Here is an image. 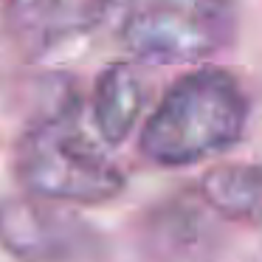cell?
<instances>
[{
    "mask_svg": "<svg viewBox=\"0 0 262 262\" xmlns=\"http://www.w3.org/2000/svg\"><path fill=\"white\" fill-rule=\"evenodd\" d=\"M248 99L220 68L181 76L161 96L138 136V149L158 166H192L226 152L243 138Z\"/></svg>",
    "mask_w": 262,
    "mask_h": 262,
    "instance_id": "6da1fadb",
    "label": "cell"
},
{
    "mask_svg": "<svg viewBox=\"0 0 262 262\" xmlns=\"http://www.w3.org/2000/svg\"><path fill=\"white\" fill-rule=\"evenodd\" d=\"M14 169L29 194L57 203L96 206L124 189V172L82 133L76 107L37 121L20 138Z\"/></svg>",
    "mask_w": 262,
    "mask_h": 262,
    "instance_id": "7a4b0ae2",
    "label": "cell"
},
{
    "mask_svg": "<svg viewBox=\"0 0 262 262\" xmlns=\"http://www.w3.org/2000/svg\"><path fill=\"white\" fill-rule=\"evenodd\" d=\"M234 37V0H133L121 40L141 62L192 65Z\"/></svg>",
    "mask_w": 262,
    "mask_h": 262,
    "instance_id": "3957f363",
    "label": "cell"
},
{
    "mask_svg": "<svg viewBox=\"0 0 262 262\" xmlns=\"http://www.w3.org/2000/svg\"><path fill=\"white\" fill-rule=\"evenodd\" d=\"M59 206L37 194L0 200V248L17 262H79L93 234Z\"/></svg>",
    "mask_w": 262,
    "mask_h": 262,
    "instance_id": "277c9868",
    "label": "cell"
},
{
    "mask_svg": "<svg viewBox=\"0 0 262 262\" xmlns=\"http://www.w3.org/2000/svg\"><path fill=\"white\" fill-rule=\"evenodd\" d=\"M147 88L138 71L127 62H113L99 74L93 88V124L104 144H121L141 119Z\"/></svg>",
    "mask_w": 262,
    "mask_h": 262,
    "instance_id": "5b68a950",
    "label": "cell"
},
{
    "mask_svg": "<svg viewBox=\"0 0 262 262\" xmlns=\"http://www.w3.org/2000/svg\"><path fill=\"white\" fill-rule=\"evenodd\" d=\"M200 198L231 223L262 226V164H220L203 172Z\"/></svg>",
    "mask_w": 262,
    "mask_h": 262,
    "instance_id": "8992f818",
    "label": "cell"
},
{
    "mask_svg": "<svg viewBox=\"0 0 262 262\" xmlns=\"http://www.w3.org/2000/svg\"><path fill=\"white\" fill-rule=\"evenodd\" d=\"M119 0H40L34 26L42 46H57L71 37H82L104 23Z\"/></svg>",
    "mask_w": 262,
    "mask_h": 262,
    "instance_id": "52a82bcc",
    "label": "cell"
},
{
    "mask_svg": "<svg viewBox=\"0 0 262 262\" xmlns=\"http://www.w3.org/2000/svg\"><path fill=\"white\" fill-rule=\"evenodd\" d=\"M40 0H0V37L34 23Z\"/></svg>",
    "mask_w": 262,
    "mask_h": 262,
    "instance_id": "ba28073f",
    "label": "cell"
}]
</instances>
